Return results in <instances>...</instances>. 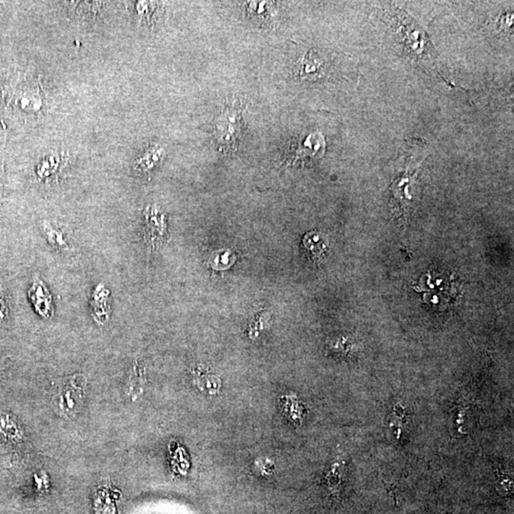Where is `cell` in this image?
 <instances>
[{"label": "cell", "instance_id": "cell-2", "mask_svg": "<svg viewBox=\"0 0 514 514\" xmlns=\"http://www.w3.org/2000/svg\"><path fill=\"white\" fill-rule=\"evenodd\" d=\"M167 216L157 205L148 206L144 211V241L150 251H157L166 243Z\"/></svg>", "mask_w": 514, "mask_h": 514}, {"label": "cell", "instance_id": "cell-6", "mask_svg": "<svg viewBox=\"0 0 514 514\" xmlns=\"http://www.w3.org/2000/svg\"><path fill=\"white\" fill-rule=\"evenodd\" d=\"M303 246L313 261L321 263L327 254L328 241L320 232H310L304 236Z\"/></svg>", "mask_w": 514, "mask_h": 514}, {"label": "cell", "instance_id": "cell-13", "mask_svg": "<svg viewBox=\"0 0 514 514\" xmlns=\"http://www.w3.org/2000/svg\"><path fill=\"white\" fill-rule=\"evenodd\" d=\"M269 320H270V315L267 311L259 313L254 318L249 328V336L252 340H256V338H258L262 331L266 328V325H268Z\"/></svg>", "mask_w": 514, "mask_h": 514}, {"label": "cell", "instance_id": "cell-8", "mask_svg": "<svg viewBox=\"0 0 514 514\" xmlns=\"http://www.w3.org/2000/svg\"><path fill=\"white\" fill-rule=\"evenodd\" d=\"M109 296H110V291L104 284H100L96 287L93 298H91V309H93L91 311H93V318L98 323L104 324L108 320L109 315H110Z\"/></svg>", "mask_w": 514, "mask_h": 514}, {"label": "cell", "instance_id": "cell-4", "mask_svg": "<svg viewBox=\"0 0 514 514\" xmlns=\"http://www.w3.org/2000/svg\"><path fill=\"white\" fill-rule=\"evenodd\" d=\"M29 298L33 304L34 311L41 317H52L54 313L53 299L50 291L41 279L34 278L33 284L29 290Z\"/></svg>", "mask_w": 514, "mask_h": 514}, {"label": "cell", "instance_id": "cell-15", "mask_svg": "<svg viewBox=\"0 0 514 514\" xmlns=\"http://www.w3.org/2000/svg\"><path fill=\"white\" fill-rule=\"evenodd\" d=\"M0 436L10 440L17 439L19 437L16 425L8 416L0 419Z\"/></svg>", "mask_w": 514, "mask_h": 514}, {"label": "cell", "instance_id": "cell-16", "mask_svg": "<svg viewBox=\"0 0 514 514\" xmlns=\"http://www.w3.org/2000/svg\"><path fill=\"white\" fill-rule=\"evenodd\" d=\"M8 316V305L4 293L0 291V322H3Z\"/></svg>", "mask_w": 514, "mask_h": 514}, {"label": "cell", "instance_id": "cell-5", "mask_svg": "<svg viewBox=\"0 0 514 514\" xmlns=\"http://www.w3.org/2000/svg\"><path fill=\"white\" fill-rule=\"evenodd\" d=\"M324 63L315 51L310 50L296 64V75L302 80L315 81L323 76Z\"/></svg>", "mask_w": 514, "mask_h": 514}, {"label": "cell", "instance_id": "cell-10", "mask_svg": "<svg viewBox=\"0 0 514 514\" xmlns=\"http://www.w3.org/2000/svg\"><path fill=\"white\" fill-rule=\"evenodd\" d=\"M42 232H43V236L48 243L54 249H59V251H69L70 249V246H69L63 232L59 230L58 227L54 226L50 222H43Z\"/></svg>", "mask_w": 514, "mask_h": 514}, {"label": "cell", "instance_id": "cell-14", "mask_svg": "<svg viewBox=\"0 0 514 514\" xmlns=\"http://www.w3.org/2000/svg\"><path fill=\"white\" fill-rule=\"evenodd\" d=\"M145 384V370L142 364L138 362L133 366L132 375H131V387L135 394L142 392L143 386Z\"/></svg>", "mask_w": 514, "mask_h": 514}, {"label": "cell", "instance_id": "cell-3", "mask_svg": "<svg viewBox=\"0 0 514 514\" xmlns=\"http://www.w3.org/2000/svg\"><path fill=\"white\" fill-rule=\"evenodd\" d=\"M86 379L82 375H74L64 380L54 397L56 410L64 415H74L82 401Z\"/></svg>", "mask_w": 514, "mask_h": 514}, {"label": "cell", "instance_id": "cell-7", "mask_svg": "<svg viewBox=\"0 0 514 514\" xmlns=\"http://www.w3.org/2000/svg\"><path fill=\"white\" fill-rule=\"evenodd\" d=\"M192 377L194 385L205 394H219L221 388V380L203 366H197L192 370Z\"/></svg>", "mask_w": 514, "mask_h": 514}, {"label": "cell", "instance_id": "cell-12", "mask_svg": "<svg viewBox=\"0 0 514 514\" xmlns=\"http://www.w3.org/2000/svg\"><path fill=\"white\" fill-rule=\"evenodd\" d=\"M164 150L162 148L152 147L150 148L142 157L138 158L135 163V169L142 172H148L149 170L154 169L155 166L161 161Z\"/></svg>", "mask_w": 514, "mask_h": 514}, {"label": "cell", "instance_id": "cell-1", "mask_svg": "<svg viewBox=\"0 0 514 514\" xmlns=\"http://www.w3.org/2000/svg\"><path fill=\"white\" fill-rule=\"evenodd\" d=\"M243 102L234 100L214 118L211 133L220 152L234 154L238 149L243 133Z\"/></svg>", "mask_w": 514, "mask_h": 514}, {"label": "cell", "instance_id": "cell-9", "mask_svg": "<svg viewBox=\"0 0 514 514\" xmlns=\"http://www.w3.org/2000/svg\"><path fill=\"white\" fill-rule=\"evenodd\" d=\"M325 150V140L320 133H311L298 145L295 153V160L306 158V155H311V158L318 157L317 155L324 154Z\"/></svg>", "mask_w": 514, "mask_h": 514}, {"label": "cell", "instance_id": "cell-11", "mask_svg": "<svg viewBox=\"0 0 514 514\" xmlns=\"http://www.w3.org/2000/svg\"><path fill=\"white\" fill-rule=\"evenodd\" d=\"M236 254L232 249H225L212 254L208 264L212 270L222 271L228 270L236 263Z\"/></svg>", "mask_w": 514, "mask_h": 514}]
</instances>
